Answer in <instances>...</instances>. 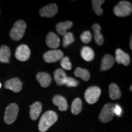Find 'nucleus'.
Listing matches in <instances>:
<instances>
[{
    "instance_id": "11",
    "label": "nucleus",
    "mask_w": 132,
    "mask_h": 132,
    "mask_svg": "<svg viewBox=\"0 0 132 132\" xmlns=\"http://www.w3.org/2000/svg\"><path fill=\"white\" fill-rule=\"evenodd\" d=\"M116 61L118 64H122L127 66L130 63V57L129 54L123 52L122 50L117 49L116 50Z\"/></svg>"
},
{
    "instance_id": "22",
    "label": "nucleus",
    "mask_w": 132,
    "mask_h": 132,
    "mask_svg": "<svg viewBox=\"0 0 132 132\" xmlns=\"http://www.w3.org/2000/svg\"><path fill=\"white\" fill-rule=\"evenodd\" d=\"M109 95L113 100L119 99L121 97V91L116 84L111 83L109 86Z\"/></svg>"
},
{
    "instance_id": "25",
    "label": "nucleus",
    "mask_w": 132,
    "mask_h": 132,
    "mask_svg": "<svg viewBox=\"0 0 132 132\" xmlns=\"http://www.w3.org/2000/svg\"><path fill=\"white\" fill-rule=\"evenodd\" d=\"M105 1L103 0H93L92 1V9H93L94 12L98 15H101L103 14V10H102L101 6Z\"/></svg>"
},
{
    "instance_id": "20",
    "label": "nucleus",
    "mask_w": 132,
    "mask_h": 132,
    "mask_svg": "<svg viewBox=\"0 0 132 132\" xmlns=\"http://www.w3.org/2000/svg\"><path fill=\"white\" fill-rule=\"evenodd\" d=\"M81 56L86 61H91L94 58V52L89 47H83L81 50Z\"/></svg>"
},
{
    "instance_id": "21",
    "label": "nucleus",
    "mask_w": 132,
    "mask_h": 132,
    "mask_svg": "<svg viewBox=\"0 0 132 132\" xmlns=\"http://www.w3.org/2000/svg\"><path fill=\"white\" fill-rule=\"evenodd\" d=\"M11 52L9 48L3 45L0 48V62L3 63H9Z\"/></svg>"
},
{
    "instance_id": "8",
    "label": "nucleus",
    "mask_w": 132,
    "mask_h": 132,
    "mask_svg": "<svg viewBox=\"0 0 132 132\" xmlns=\"http://www.w3.org/2000/svg\"><path fill=\"white\" fill-rule=\"evenodd\" d=\"M15 55L16 58L20 61H26L30 57V49L27 45H21L16 48Z\"/></svg>"
},
{
    "instance_id": "15",
    "label": "nucleus",
    "mask_w": 132,
    "mask_h": 132,
    "mask_svg": "<svg viewBox=\"0 0 132 132\" xmlns=\"http://www.w3.org/2000/svg\"><path fill=\"white\" fill-rule=\"evenodd\" d=\"M54 105L58 107L59 110L61 111H65L68 109V104L67 100L61 95H56L53 98Z\"/></svg>"
},
{
    "instance_id": "12",
    "label": "nucleus",
    "mask_w": 132,
    "mask_h": 132,
    "mask_svg": "<svg viewBox=\"0 0 132 132\" xmlns=\"http://www.w3.org/2000/svg\"><path fill=\"white\" fill-rule=\"evenodd\" d=\"M46 44L51 48L56 49L60 45V39L56 34L50 32L48 34L46 37Z\"/></svg>"
},
{
    "instance_id": "16",
    "label": "nucleus",
    "mask_w": 132,
    "mask_h": 132,
    "mask_svg": "<svg viewBox=\"0 0 132 132\" xmlns=\"http://www.w3.org/2000/svg\"><path fill=\"white\" fill-rule=\"evenodd\" d=\"M114 58L113 56L110 55V54H106L104 56L102 59L100 70L105 71L111 69L114 64Z\"/></svg>"
},
{
    "instance_id": "29",
    "label": "nucleus",
    "mask_w": 132,
    "mask_h": 132,
    "mask_svg": "<svg viewBox=\"0 0 132 132\" xmlns=\"http://www.w3.org/2000/svg\"><path fill=\"white\" fill-rule=\"evenodd\" d=\"M78 85V81L77 80H76L75 79H74L72 77H67L65 82V85L67 86L68 87H77Z\"/></svg>"
},
{
    "instance_id": "5",
    "label": "nucleus",
    "mask_w": 132,
    "mask_h": 132,
    "mask_svg": "<svg viewBox=\"0 0 132 132\" xmlns=\"http://www.w3.org/2000/svg\"><path fill=\"white\" fill-rule=\"evenodd\" d=\"M114 105L113 103L106 104L102 108L100 114H99V119L103 123H107L110 122L113 119L114 112Z\"/></svg>"
},
{
    "instance_id": "9",
    "label": "nucleus",
    "mask_w": 132,
    "mask_h": 132,
    "mask_svg": "<svg viewBox=\"0 0 132 132\" xmlns=\"http://www.w3.org/2000/svg\"><path fill=\"white\" fill-rule=\"evenodd\" d=\"M23 83L19 78H14L7 80L5 82L4 87L7 89L12 90L14 92H19L22 89Z\"/></svg>"
},
{
    "instance_id": "32",
    "label": "nucleus",
    "mask_w": 132,
    "mask_h": 132,
    "mask_svg": "<svg viewBox=\"0 0 132 132\" xmlns=\"http://www.w3.org/2000/svg\"><path fill=\"white\" fill-rule=\"evenodd\" d=\"M1 84L0 83V88H1Z\"/></svg>"
},
{
    "instance_id": "30",
    "label": "nucleus",
    "mask_w": 132,
    "mask_h": 132,
    "mask_svg": "<svg viewBox=\"0 0 132 132\" xmlns=\"http://www.w3.org/2000/svg\"><path fill=\"white\" fill-rule=\"evenodd\" d=\"M114 114L118 116H120L122 114V108L118 105H114Z\"/></svg>"
},
{
    "instance_id": "27",
    "label": "nucleus",
    "mask_w": 132,
    "mask_h": 132,
    "mask_svg": "<svg viewBox=\"0 0 132 132\" xmlns=\"http://www.w3.org/2000/svg\"><path fill=\"white\" fill-rule=\"evenodd\" d=\"M61 65L64 70H70L72 68V63L68 57H63L61 59Z\"/></svg>"
},
{
    "instance_id": "2",
    "label": "nucleus",
    "mask_w": 132,
    "mask_h": 132,
    "mask_svg": "<svg viewBox=\"0 0 132 132\" xmlns=\"http://www.w3.org/2000/svg\"><path fill=\"white\" fill-rule=\"evenodd\" d=\"M114 14L119 17H125L130 15L132 12V6L131 3L127 1H120L114 7Z\"/></svg>"
},
{
    "instance_id": "1",
    "label": "nucleus",
    "mask_w": 132,
    "mask_h": 132,
    "mask_svg": "<svg viewBox=\"0 0 132 132\" xmlns=\"http://www.w3.org/2000/svg\"><path fill=\"white\" fill-rule=\"evenodd\" d=\"M57 120L56 113L53 111L45 112L41 117L39 123V130L40 132H45L54 124Z\"/></svg>"
},
{
    "instance_id": "28",
    "label": "nucleus",
    "mask_w": 132,
    "mask_h": 132,
    "mask_svg": "<svg viewBox=\"0 0 132 132\" xmlns=\"http://www.w3.org/2000/svg\"><path fill=\"white\" fill-rule=\"evenodd\" d=\"M92 36L90 31H86L80 36V39L84 44H88L92 40Z\"/></svg>"
},
{
    "instance_id": "10",
    "label": "nucleus",
    "mask_w": 132,
    "mask_h": 132,
    "mask_svg": "<svg viewBox=\"0 0 132 132\" xmlns=\"http://www.w3.org/2000/svg\"><path fill=\"white\" fill-rule=\"evenodd\" d=\"M57 13V7L56 4H50L44 6L39 11L40 16L43 17L50 18L55 15Z\"/></svg>"
},
{
    "instance_id": "23",
    "label": "nucleus",
    "mask_w": 132,
    "mask_h": 132,
    "mask_svg": "<svg viewBox=\"0 0 132 132\" xmlns=\"http://www.w3.org/2000/svg\"><path fill=\"white\" fill-rule=\"evenodd\" d=\"M74 75H75L77 77H79L82 80L88 81L90 78V73L86 69H83L80 68V67H78L74 71Z\"/></svg>"
},
{
    "instance_id": "31",
    "label": "nucleus",
    "mask_w": 132,
    "mask_h": 132,
    "mask_svg": "<svg viewBox=\"0 0 132 132\" xmlns=\"http://www.w3.org/2000/svg\"><path fill=\"white\" fill-rule=\"evenodd\" d=\"M132 37H131V38H130V49H132V47H131V43H132Z\"/></svg>"
},
{
    "instance_id": "24",
    "label": "nucleus",
    "mask_w": 132,
    "mask_h": 132,
    "mask_svg": "<svg viewBox=\"0 0 132 132\" xmlns=\"http://www.w3.org/2000/svg\"><path fill=\"white\" fill-rule=\"evenodd\" d=\"M82 110V102L80 98L74 99L71 106V111L73 114H78Z\"/></svg>"
},
{
    "instance_id": "17",
    "label": "nucleus",
    "mask_w": 132,
    "mask_h": 132,
    "mask_svg": "<svg viewBox=\"0 0 132 132\" xmlns=\"http://www.w3.org/2000/svg\"><path fill=\"white\" fill-rule=\"evenodd\" d=\"M67 75L65 72L61 69H57L54 73V79L56 83L58 86L65 85V82L67 79Z\"/></svg>"
},
{
    "instance_id": "26",
    "label": "nucleus",
    "mask_w": 132,
    "mask_h": 132,
    "mask_svg": "<svg viewBox=\"0 0 132 132\" xmlns=\"http://www.w3.org/2000/svg\"><path fill=\"white\" fill-rule=\"evenodd\" d=\"M74 41H75V39H74L73 34L72 32H67L63 36L62 45L64 47H67L70 44H72Z\"/></svg>"
},
{
    "instance_id": "7",
    "label": "nucleus",
    "mask_w": 132,
    "mask_h": 132,
    "mask_svg": "<svg viewBox=\"0 0 132 132\" xmlns=\"http://www.w3.org/2000/svg\"><path fill=\"white\" fill-rule=\"evenodd\" d=\"M64 56V54L59 50H53L46 52L44 54V59L47 63L57 62L61 60Z\"/></svg>"
},
{
    "instance_id": "6",
    "label": "nucleus",
    "mask_w": 132,
    "mask_h": 132,
    "mask_svg": "<svg viewBox=\"0 0 132 132\" xmlns=\"http://www.w3.org/2000/svg\"><path fill=\"white\" fill-rule=\"evenodd\" d=\"M101 94V90L97 86L89 87L85 93V98L89 104H94L98 101Z\"/></svg>"
},
{
    "instance_id": "3",
    "label": "nucleus",
    "mask_w": 132,
    "mask_h": 132,
    "mask_svg": "<svg viewBox=\"0 0 132 132\" xmlns=\"http://www.w3.org/2000/svg\"><path fill=\"white\" fill-rule=\"evenodd\" d=\"M26 28V24L24 21H16L10 32V37L14 40H20L25 32Z\"/></svg>"
},
{
    "instance_id": "19",
    "label": "nucleus",
    "mask_w": 132,
    "mask_h": 132,
    "mask_svg": "<svg viewBox=\"0 0 132 132\" xmlns=\"http://www.w3.org/2000/svg\"><path fill=\"white\" fill-rule=\"evenodd\" d=\"M73 25L72 22L70 21H65L64 22L58 23L56 26V29L57 33L61 36H64L67 33V31L70 29Z\"/></svg>"
},
{
    "instance_id": "18",
    "label": "nucleus",
    "mask_w": 132,
    "mask_h": 132,
    "mask_svg": "<svg viewBox=\"0 0 132 132\" xmlns=\"http://www.w3.org/2000/svg\"><path fill=\"white\" fill-rule=\"evenodd\" d=\"M92 29L94 31V37L96 44L98 45H103L104 42L103 36L101 33V27L98 24L95 23L92 26Z\"/></svg>"
},
{
    "instance_id": "14",
    "label": "nucleus",
    "mask_w": 132,
    "mask_h": 132,
    "mask_svg": "<svg viewBox=\"0 0 132 132\" xmlns=\"http://www.w3.org/2000/svg\"><path fill=\"white\" fill-rule=\"evenodd\" d=\"M42 110V105L39 102H36L30 106V118L32 120H36L40 116Z\"/></svg>"
},
{
    "instance_id": "13",
    "label": "nucleus",
    "mask_w": 132,
    "mask_h": 132,
    "mask_svg": "<svg viewBox=\"0 0 132 132\" xmlns=\"http://www.w3.org/2000/svg\"><path fill=\"white\" fill-rule=\"evenodd\" d=\"M36 79L43 87H47L52 82V77L45 72H39L36 75Z\"/></svg>"
},
{
    "instance_id": "4",
    "label": "nucleus",
    "mask_w": 132,
    "mask_h": 132,
    "mask_svg": "<svg viewBox=\"0 0 132 132\" xmlns=\"http://www.w3.org/2000/svg\"><path fill=\"white\" fill-rule=\"evenodd\" d=\"M19 113V106L15 103H11L5 110L4 120L7 124H11L14 122L17 118Z\"/></svg>"
}]
</instances>
